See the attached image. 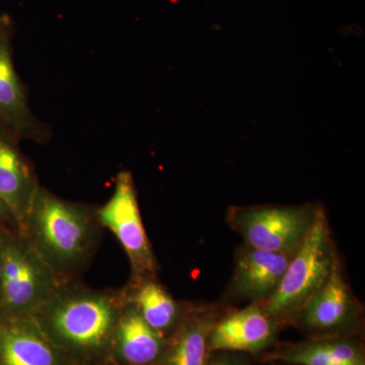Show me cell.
I'll use <instances>...</instances> for the list:
<instances>
[{
    "instance_id": "6da1fadb",
    "label": "cell",
    "mask_w": 365,
    "mask_h": 365,
    "mask_svg": "<svg viewBox=\"0 0 365 365\" xmlns=\"http://www.w3.org/2000/svg\"><path fill=\"white\" fill-rule=\"evenodd\" d=\"M125 304L122 290L63 283L33 317L74 365H105Z\"/></svg>"
},
{
    "instance_id": "7a4b0ae2",
    "label": "cell",
    "mask_w": 365,
    "mask_h": 365,
    "mask_svg": "<svg viewBox=\"0 0 365 365\" xmlns=\"http://www.w3.org/2000/svg\"><path fill=\"white\" fill-rule=\"evenodd\" d=\"M96 211L59 198L39 186L21 232L60 282H71L90 262L97 245Z\"/></svg>"
},
{
    "instance_id": "3957f363",
    "label": "cell",
    "mask_w": 365,
    "mask_h": 365,
    "mask_svg": "<svg viewBox=\"0 0 365 365\" xmlns=\"http://www.w3.org/2000/svg\"><path fill=\"white\" fill-rule=\"evenodd\" d=\"M0 318L35 316L63 283L19 230L0 232Z\"/></svg>"
},
{
    "instance_id": "277c9868",
    "label": "cell",
    "mask_w": 365,
    "mask_h": 365,
    "mask_svg": "<svg viewBox=\"0 0 365 365\" xmlns=\"http://www.w3.org/2000/svg\"><path fill=\"white\" fill-rule=\"evenodd\" d=\"M337 266L328 222L319 208L304 242L297 250L279 287L262 309L271 318L299 313L307 300L323 287Z\"/></svg>"
},
{
    "instance_id": "5b68a950",
    "label": "cell",
    "mask_w": 365,
    "mask_h": 365,
    "mask_svg": "<svg viewBox=\"0 0 365 365\" xmlns=\"http://www.w3.org/2000/svg\"><path fill=\"white\" fill-rule=\"evenodd\" d=\"M319 210L314 206L232 208L228 213V222L251 248L294 254L311 230Z\"/></svg>"
},
{
    "instance_id": "8992f818",
    "label": "cell",
    "mask_w": 365,
    "mask_h": 365,
    "mask_svg": "<svg viewBox=\"0 0 365 365\" xmlns=\"http://www.w3.org/2000/svg\"><path fill=\"white\" fill-rule=\"evenodd\" d=\"M96 215L100 225L109 228L123 247L131 264V281L155 277L157 261L144 230L130 172L117 175L111 198Z\"/></svg>"
},
{
    "instance_id": "52a82bcc",
    "label": "cell",
    "mask_w": 365,
    "mask_h": 365,
    "mask_svg": "<svg viewBox=\"0 0 365 365\" xmlns=\"http://www.w3.org/2000/svg\"><path fill=\"white\" fill-rule=\"evenodd\" d=\"M13 34L11 18L0 16V130L16 141L44 143L49 130L31 111L25 86L14 68Z\"/></svg>"
},
{
    "instance_id": "ba28073f",
    "label": "cell",
    "mask_w": 365,
    "mask_h": 365,
    "mask_svg": "<svg viewBox=\"0 0 365 365\" xmlns=\"http://www.w3.org/2000/svg\"><path fill=\"white\" fill-rule=\"evenodd\" d=\"M0 365H74L33 317L0 318Z\"/></svg>"
},
{
    "instance_id": "9c48e42d",
    "label": "cell",
    "mask_w": 365,
    "mask_h": 365,
    "mask_svg": "<svg viewBox=\"0 0 365 365\" xmlns=\"http://www.w3.org/2000/svg\"><path fill=\"white\" fill-rule=\"evenodd\" d=\"M275 334L272 318L253 304L215 324L209 334V349L257 354L273 344Z\"/></svg>"
},
{
    "instance_id": "30bf717a",
    "label": "cell",
    "mask_w": 365,
    "mask_h": 365,
    "mask_svg": "<svg viewBox=\"0 0 365 365\" xmlns=\"http://www.w3.org/2000/svg\"><path fill=\"white\" fill-rule=\"evenodd\" d=\"M167 343L168 338L148 325L136 307L125 300L110 360L119 365H157Z\"/></svg>"
},
{
    "instance_id": "8fae6325",
    "label": "cell",
    "mask_w": 365,
    "mask_h": 365,
    "mask_svg": "<svg viewBox=\"0 0 365 365\" xmlns=\"http://www.w3.org/2000/svg\"><path fill=\"white\" fill-rule=\"evenodd\" d=\"M16 143L13 137L0 130V199L11 209L21 234L40 185Z\"/></svg>"
},
{
    "instance_id": "7c38bea8",
    "label": "cell",
    "mask_w": 365,
    "mask_h": 365,
    "mask_svg": "<svg viewBox=\"0 0 365 365\" xmlns=\"http://www.w3.org/2000/svg\"><path fill=\"white\" fill-rule=\"evenodd\" d=\"M294 254L248 247L237 258L234 278L235 292L250 299H268L279 287Z\"/></svg>"
},
{
    "instance_id": "4fadbf2b",
    "label": "cell",
    "mask_w": 365,
    "mask_h": 365,
    "mask_svg": "<svg viewBox=\"0 0 365 365\" xmlns=\"http://www.w3.org/2000/svg\"><path fill=\"white\" fill-rule=\"evenodd\" d=\"M266 359L289 365H365L361 344L342 336H322L284 345L269 353Z\"/></svg>"
},
{
    "instance_id": "5bb4252c",
    "label": "cell",
    "mask_w": 365,
    "mask_h": 365,
    "mask_svg": "<svg viewBox=\"0 0 365 365\" xmlns=\"http://www.w3.org/2000/svg\"><path fill=\"white\" fill-rule=\"evenodd\" d=\"M352 299L337 266L332 275L299 313L300 325L318 332H336L349 326Z\"/></svg>"
},
{
    "instance_id": "9a60e30c",
    "label": "cell",
    "mask_w": 365,
    "mask_h": 365,
    "mask_svg": "<svg viewBox=\"0 0 365 365\" xmlns=\"http://www.w3.org/2000/svg\"><path fill=\"white\" fill-rule=\"evenodd\" d=\"M153 278L130 281L122 292L125 300L136 307L148 325L169 338L185 314L167 290Z\"/></svg>"
},
{
    "instance_id": "2e32d148",
    "label": "cell",
    "mask_w": 365,
    "mask_h": 365,
    "mask_svg": "<svg viewBox=\"0 0 365 365\" xmlns=\"http://www.w3.org/2000/svg\"><path fill=\"white\" fill-rule=\"evenodd\" d=\"M215 322L208 314H185L157 365H207L210 349L209 334Z\"/></svg>"
},
{
    "instance_id": "e0dca14e",
    "label": "cell",
    "mask_w": 365,
    "mask_h": 365,
    "mask_svg": "<svg viewBox=\"0 0 365 365\" xmlns=\"http://www.w3.org/2000/svg\"><path fill=\"white\" fill-rule=\"evenodd\" d=\"M207 365H248L235 352L211 351Z\"/></svg>"
},
{
    "instance_id": "ac0fdd59",
    "label": "cell",
    "mask_w": 365,
    "mask_h": 365,
    "mask_svg": "<svg viewBox=\"0 0 365 365\" xmlns=\"http://www.w3.org/2000/svg\"><path fill=\"white\" fill-rule=\"evenodd\" d=\"M14 225L18 230L13 212L6 205V203L2 199H0V225Z\"/></svg>"
},
{
    "instance_id": "d6986e66",
    "label": "cell",
    "mask_w": 365,
    "mask_h": 365,
    "mask_svg": "<svg viewBox=\"0 0 365 365\" xmlns=\"http://www.w3.org/2000/svg\"><path fill=\"white\" fill-rule=\"evenodd\" d=\"M1 280H2V258H1V253H0V289H1Z\"/></svg>"
},
{
    "instance_id": "ffe728a7",
    "label": "cell",
    "mask_w": 365,
    "mask_h": 365,
    "mask_svg": "<svg viewBox=\"0 0 365 365\" xmlns=\"http://www.w3.org/2000/svg\"><path fill=\"white\" fill-rule=\"evenodd\" d=\"M105 365H119V364H114V362L111 361V360H109V361H108L107 364H106Z\"/></svg>"
}]
</instances>
